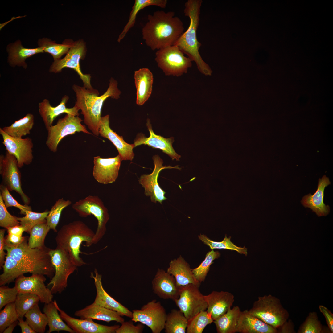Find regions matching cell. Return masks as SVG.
<instances>
[{
  "instance_id": "1",
  "label": "cell",
  "mask_w": 333,
  "mask_h": 333,
  "mask_svg": "<svg viewBox=\"0 0 333 333\" xmlns=\"http://www.w3.org/2000/svg\"><path fill=\"white\" fill-rule=\"evenodd\" d=\"M27 238L19 244L13 245L5 243L7 252L3 272L0 275V286L14 281L25 273L40 274L52 278L55 270L50 254L51 249L45 245L31 248Z\"/></svg>"
},
{
  "instance_id": "2",
  "label": "cell",
  "mask_w": 333,
  "mask_h": 333,
  "mask_svg": "<svg viewBox=\"0 0 333 333\" xmlns=\"http://www.w3.org/2000/svg\"><path fill=\"white\" fill-rule=\"evenodd\" d=\"M142 39L152 50L174 45L184 32L183 24L173 11L158 10L148 16Z\"/></svg>"
},
{
  "instance_id": "3",
  "label": "cell",
  "mask_w": 333,
  "mask_h": 333,
  "mask_svg": "<svg viewBox=\"0 0 333 333\" xmlns=\"http://www.w3.org/2000/svg\"><path fill=\"white\" fill-rule=\"evenodd\" d=\"M106 91L99 96L98 90L89 89L84 87L74 84L72 88L76 97L75 105L81 110L84 116V122L93 134L99 136V130L101 119V110L105 101L108 98L117 99L121 92L117 87V82L110 78Z\"/></svg>"
},
{
  "instance_id": "4",
  "label": "cell",
  "mask_w": 333,
  "mask_h": 333,
  "mask_svg": "<svg viewBox=\"0 0 333 333\" xmlns=\"http://www.w3.org/2000/svg\"><path fill=\"white\" fill-rule=\"evenodd\" d=\"M202 0H188L184 4V13L190 19L189 26L174 45L177 46L196 64L199 71L205 76H210L212 71L203 59L199 50L201 43L197 39V31L199 24Z\"/></svg>"
},
{
  "instance_id": "5",
  "label": "cell",
  "mask_w": 333,
  "mask_h": 333,
  "mask_svg": "<svg viewBox=\"0 0 333 333\" xmlns=\"http://www.w3.org/2000/svg\"><path fill=\"white\" fill-rule=\"evenodd\" d=\"M95 232L85 223L76 220L64 225L56 237V248L66 253L73 262L78 267L86 264L80 257V247L83 242L86 246L92 245Z\"/></svg>"
},
{
  "instance_id": "6",
  "label": "cell",
  "mask_w": 333,
  "mask_h": 333,
  "mask_svg": "<svg viewBox=\"0 0 333 333\" xmlns=\"http://www.w3.org/2000/svg\"><path fill=\"white\" fill-rule=\"evenodd\" d=\"M248 310L252 315L276 329L284 324L289 317L288 313L280 299L271 294L259 297Z\"/></svg>"
},
{
  "instance_id": "7",
  "label": "cell",
  "mask_w": 333,
  "mask_h": 333,
  "mask_svg": "<svg viewBox=\"0 0 333 333\" xmlns=\"http://www.w3.org/2000/svg\"><path fill=\"white\" fill-rule=\"evenodd\" d=\"M72 208L80 217H86L92 215L96 218L97 227L92 243H97L106 233V224L109 218L108 210L103 202L98 196L89 195L76 202Z\"/></svg>"
},
{
  "instance_id": "8",
  "label": "cell",
  "mask_w": 333,
  "mask_h": 333,
  "mask_svg": "<svg viewBox=\"0 0 333 333\" xmlns=\"http://www.w3.org/2000/svg\"><path fill=\"white\" fill-rule=\"evenodd\" d=\"M155 55L158 67L166 76H180L192 65V60L175 45L158 50Z\"/></svg>"
},
{
  "instance_id": "9",
  "label": "cell",
  "mask_w": 333,
  "mask_h": 333,
  "mask_svg": "<svg viewBox=\"0 0 333 333\" xmlns=\"http://www.w3.org/2000/svg\"><path fill=\"white\" fill-rule=\"evenodd\" d=\"M86 51L85 43L83 39L74 42L64 58L54 61L50 67L49 72L58 73L61 72L64 68L72 69L79 76L83 82L84 87L88 89H93L91 84L90 75L83 73L80 66V61L84 58Z\"/></svg>"
},
{
  "instance_id": "10",
  "label": "cell",
  "mask_w": 333,
  "mask_h": 333,
  "mask_svg": "<svg viewBox=\"0 0 333 333\" xmlns=\"http://www.w3.org/2000/svg\"><path fill=\"white\" fill-rule=\"evenodd\" d=\"M83 120L78 116L67 114L63 118L59 119L56 124L51 125L47 130V135L46 144L51 152H56L58 146L61 140L65 136L72 135L76 132H82L92 134L86 127L81 124Z\"/></svg>"
},
{
  "instance_id": "11",
  "label": "cell",
  "mask_w": 333,
  "mask_h": 333,
  "mask_svg": "<svg viewBox=\"0 0 333 333\" xmlns=\"http://www.w3.org/2000/svg\"><path fill=\"white\" fill-rule=\"evenodd\" d=\"M50 254L55 272L47 286L52 285L50 290L52 294H60L66 288L68 277L77 267L68 254L59 249H51Z\"/></svg>"
},
{
  "instance_id": "12",
  "label": "cell",
  "mask_w": 333,
  "mask_h": 333,
  "mask_svg": "<svg viewBox=\"0 0 333 333\" xmlns=\"http://www.w3.org/2000/svg\"><path fill=\"white\" fill-rule=\"evenodd\" d=\"M199 288L192 284L180 286L179 298L174 301L188 320L207 309L204 295Z\"/></svg>"
},
{
  "instance_id": "13",
  "label": "cell",
  "mask_w": 333,
  "mask_h": 333,
  "mask_svg": "<svg viewBox=\"0 0 333 333\" xmlns=\"http://www.w3.org/2000/svg\"><path fill=\"white\" fill-rule=\"evenodd\" d=\"M131 320L139 322L148 327L153 333H160L164 329L167 314L161 302L153 299L140 309L132 310Z\"/></svg>"
},
{
  "instance_id": "14",
  "label": "cell",
  "mask_w": 333,
  "mask_h": 333,
  "mask_svg": "<svg viewBox=\"0 0 333 333\" xmlns=\"http://www.w3.org/2000/svg\"><path fill=\"white\" fill-rule=\"evenodd\" d=\"M0 174L2 179V183L9 191H14L17 192L24 204L28 205L30 199L22 189L21 175L17 160L14 155L7 151L5 155H0Z\"/></svg>"
},
{
  "instance_id": "15",
  "label": "cell",
  "mask_w": 333,
  "mask_h": 333,
  "mask_svg": "<svg viewBox=\"0 0 333 333\" xmlns=\"http://www.w3.org/2000/svg\"><path fill=\"white\" fill-rule=\"evenodd\" d=\"M154 167L152 173L150 174L142 175L138 180L139 183L144 188L146 195L150 197L151 201L154 203L158 201L162 204V202L167 199L164 196L166 192L161 189L158 182V178L160 171L166 169H176L180 170L181 168L178 165L172 166H163V161L158 155L153 157Z\"/></svg>"
},
{
  "instance_id": "16",
  "label": "cell",
  "mask_w": 333,
  "mask_h": 333,
  "mask_svg": "<svg viewBox=\"0 0 333 333\" xmlns=\"http://www.w3.org/2000/svg\"><path fill=\"white\" fill-rule=\"evenodd\" d=\"M0 134L3 140L2 143L6 151L15 157L19 168L31 164L34 157L32 154L33 143L31 138L11 137L5 133L1 128Z\"/></svg>"
},
{
  "instance_id": "17",
  "label": "cell",
  "mask_w": 333,
  "mask_h": 333,
  "mask_svg": "<svg viewBox=\"0 0 333 333\" xmlns=\"http://www.w3.org/2000/svg\"><path fill=\"white\" fill-rule=\"evenodd\" d=\"M46 280L42 274H32L29 277L22 274L15 279V286L18 293L35 294L39 298L41 302L48 303L52 301L53 296L51 290L45 285Z\"/></svg>"
},
{
  "instance_id": "18",
  "label": "cell",
  "mask_w": 333,
  "mask_h": 333,
  "mask_svg": "<svg viewBox=\"0 0 333 333\" xmlns=\"http://www.w3.org/2000/svg\"><path fill=\"white\" fill-rule=\"evenodd\" d=\"M121 158L117 156L109 158H102L99 156L94 157L92 174L98 183L107 184L114 182L119 173Z\"/></svg>"
},
{
  "instance_id": "19",
  "label": "cell",
  "mask_w": 333,
  "mask_h": 333,
  "mask_svg": "<svg viewBox=\"0 0 333 333\" xmlns=\"http://www.w3.org/2000/svg\"><path fill=\"white\" fill-rule=\"evenodd\" d=\"M62 319L76 333H115L120 326H108L94 322L91 319H79L68 315L59 306L56 301H53Z\"/></svg>"
},
{
  "instance_id": "20",
  "label": "cell",
  "mask_w": 333,
  "mask_h": 333,
  "mask_svg": "<svg viewBox=\"0 0 333 333\" xmlns=\"http://www.w3.org/2000/svg\"><path fill=\"white\" fill-rule=\"evenodd\" d=\"M146 125L150 132V136L146 137L142 133L138 134L134 141L133 144L134 147L142 144L147 145L153 148L160 149L172 160L179 161L181 156L176 153L172 146L174 141V138H165L155 134L152 130L150 120L149 118L147 120Z\"/></svg>"
},
{
  "instance_id": "21",
  "label": "cell",
  "mask_w": 333,
  "mask_h": 333,
  "mask_svg": "<svg viewBox=\"0 0 333 333\" xmlns=\"http://www.w3.org/2000/svg\"><path fill=\"white\" fill-rule=\"evenodd\" d=\"M154 293L163 299L173 301L179 297V287L172 275L162 269H158L152 281Z\"/></svg>"
},
{
  "instance_id": "22",
  "label": "cell",
  "mask_w": 333,
  "mask_h": 333,
  "mask_svg": "<svg viewBox=\"0 0 333 333\" xmlns=\"http://www.w3.org/2000/svg\"><path fill=\"white\" fill-rule=\"evenodd\" d=\"M100 136L109 140L117 149L122 160H130L132 161L134 154L133 149L134 144H129L124 140L122 136H120L113 131L109 126V115L101 117L99 130Z\"/></svg>"
},
{
  "instance_id": "23",
  "label": "cell",
  "mask_w": 333,
  "mask_h": 333,
  "mask_svg": "<svg viewBox=\"0 0 333 333\" xmlns=\"http://www.w3.org/2000/svg\"><path fill=\"white\" fill-rule=\"evenodd\" d=\"M95 276L91 273V278L93 279L97 294L93 303L106 308L115 311L121 316L132 318V312L110 296L104 289L101 282L102 275L95 268Z\"/></svg>"
},
{
  "instance_id": "24",
  "label": "cell",
  "mask_w": 333,
  "mask_h": 333,
  "mask_svg": "<svg viewBox=\"0 0 333 333\" xmlns=\"http://www.w3.org/2000/svg\"><path fill=\"white\" fill-rule=\"evenodd\" d=\"M69 97L65 95L62 98L60 103L56 107L52 106L49 100L44 99L38 104L39 112L47 130L51 125L54 119L64 113L75 116H79L80 109L75 105L72 108L66 107V104Z\"/></svg>"
},
{
  "instance_id": "25",
  "label": "cell",
  "mask_w": 333,
  "mask_h": 333,
  "mask_svg": "<svg viewBox=\"0 0 333 333\" xmlns=\"http://www.w3.org/2000/svg\"><path fill=\"white\" fill-rule=\"evenodd\" d=\"M204 297L208 305L206 311L214 321L231 309L234 301L233 295L227 291H213Z\"/></svg>"
},
{
  "instance_id": "26",
  "label": "cell",
  "mask_w": 333,
  "mask_h": 333,
  "mask_svg": "<svg viewBox=\"0 0 333 333\" xmlns=\"http://www.w3.org/2000/svg\"><path fill=\"white\" fill-rule=\"evenodd\" d=\"M331 183L329 178L324 175L319 180L317 190L313 195H305L301 201L305 207L310 208L319 216H326L330 212L328 205L323 202L324 191L325 187Z\"/></svg>"
},
{
  "instance_id": "27",
  "label": "cell",
  "mask_w": 333,
  "mask_h": 333,
  "mask_svg": "<svg viewBox=\"0 0 333 333\" xmlns=\"http://www.w3.org/2000/svg\"><path fill=\"white\" fill-rule=\"evenodd\" d=\"M167 272L174 277L179 286L190 284L200 286L201 283L195 278L189 265L181 256L171 261Z\"/></svg>"
},
{
  "instance_id": "28",
  "label": "cell",
  "mask_w": 333,
  "mask_h": 333,
  "mask_svg": "<svg viewBox=\"0 0 333 333\" xmlns=\"http://www.w3.org/2000/svg\"><path fill=\"white\" fill-rule=\"evenodd\" d=\"M277 329L268 324L251 314L248 310L241 312L237 332L241 333H276Z\"/></svg>"
},
{
  "instance_id": "29",
  "label": "cell",
  "mask_w": 333,
  "mask_h": 333,
  "mask_svg": "<svg viewBox=\"0 0 333 333\" xmlns=\"http://www.w3.org/2000/svg\"><path fill=\"white\" fill-rule=\"evenodd\" d=\"M74 315L81 319H91L108 323L114 321L121 324L125 321L122 316L117 312L93 303L76 311Z\"/></svg>"
},
{
  "instance_id": "30",
  "label": "cell",
  "mask_w": 333,
  "mask_h": 333,
  "mask_svg": "<svg viewBox=\"0 0 333 333\" xmlns=\"http://www.w3.org/2000/svg\"><path fill=\"white\" fill-rule=\"evenodd\" d=\"M7 51L8 54L7 61L9 65L13 67L18 66L24 69L27 67L25 62L27 59L35 54L44 52L41 47L34 48L24 47L20 40L8 45Z\"/></svg>"
},
{
  "instance_id": "31",
  "label": "cell",
  "mask_w": 333,
  "mask_h": 333,
  "mask_svg": "<svg viewBox=\"0 0 333 333\" xmlns=\"http://www.w3.org/2000/svg\"><path fill=\"white\" fill-rule=\"evenodd\" d=\"M136 88V104L142 105L148 100L152 91L153 81L152 73L148 68H143L134 72Z\"/></svg>"
},
{
  "instance_id": "32",
  "label": "cell",
  "mask_w": 333,
  "mask_h": 333,
  "mask_svg": "<svg viewBox=\"0 0 333 333\" xmlns=\"http://www.w3.org/2000/svg\"><path fill=\"white\" fill-rule=\"evenodd\" d=\"M241 311L238 306L229 309L213 321L218 333L237 332L238 320Z\"/></svg>"
},
{
  "instance_id": "33",
  "label": "cell",
  "mask_w": 333,
  "mask_h": 333,
  "mask_svg": "<svg viewBox=\"0 0 333 333\" xmlns=\"http://www.w3.org/2000/svg\"><path fill=\"white\" fill-rule=\"evenodd\" d=\"M43 312L47 315L49 326L47 333H51L55 331L59 332L60 331H65L70 333H74L75 331L67 324H65L58 313V310L54 303L52 301L44 305Z\"/></svg>"
},
{
  "instance_id": "34",
  "label": "cell",
  "mask_w": 333,
  "mask_h": 333,
  "mask_svg": "<svg viewBox=\"0 0 333 333\" xmlns=\"http://www.w3.org/2000/svg\"><path fill=\"white\" fill-rule=\"evenodd\" d=\"M34 123V115L27 114L23 118L15 121L10 125L2 128L6 134L14 138H22L30 133Z\"/></svg>"
},
{
  "instance_id": "35",
  "label": "cell",
  "mask_w": 333,
  "mask_h": 333,
  "mask_svg": "<svg viewBox=\"0 0 333 333\" xmlns=\"http://www.w3.org/2000/svg\"><path fill=\"white\" fill-rule=\"evenodd\" d=\"M74 42L72 39H67L62 44H58L49 39L43 38L39 39L38 44L39 47L43 48L44 52L51 54L54 60L61 59L63 55L67 54Z\"/></svg>"
},
{
  "instance_id": "36",
  "label": "cell",
  "mask_w": 333,
  "mask_h": 333,
  "mask_svg": "<svg viewBox=\"0 0 333 333\" xmlns=\"http://www.w3.org/2000/svg\"><path fill=\"white\" fill-rule=\"evenodd\" d=\"M167 2L166 0H135L128 22L120 35L118 41L120 42L123 39L130 29L134 26L137 15L140 10L146 6L152 5L164 8L166 6Z\"/></svg>"
},
{
  "instance_id": "37",
  "label": "cell",
  "mask_w": 333,
  "mask_h": 333,
  "mask_svg": "<svg viewBox=\"0 0 333 333\" xmlns=\"http://www.w3.org/2000/svg\"><path fill=\"white\" fill-rule=\"evenodd\" d=\"M188 320L179 310L172 309L167 314L165 325L166 333H185Z\"/></svg>"
},
{
  "instance_id": "38",
  "label": "cell",
  "mask_w": 333,
  "mask_h": 333,
  "mask_svg": "<svg viewBox=\"0 0 333 333\" xmlns=\"http://www.w3.org/2000/svg\"><path fill=\"white\" fill-rule=\"evenodd\" d=\"M26 321L36 333L45 332L48 323L45 313L40 310L38 304L34 306L25 314Z\"/></svg>"
},
{
  "instance_id": "39",
  "label": "cell",
  "mask_w": 333,
  "mask_h": 333,
  "mask_svg": "<svg viewBox=\"0 0 333 333\" xmlns=\"http://www.w3.org/2000/svg\"><path fill=\"white\" fill-rule=\"evenodd\" d=\"M50 229L46 219L33 226L29 232L30 235L28 242L29 246L31 248H34L44 246L45 239Z\"/></svg>"
},
{
  "instance_id": "40",
  "label": "cell",
  "mask_w": 333,
  "mask_h": 333,
  "mask_svg": "<svg viewBox=\"0 0 333 333\" xmlns=\"http://www.w3.org/2000/svg\"><path fill=\"white\" fill-rule=\"evenodd\" d=\"M39 301V298L35 294L18 293L14 303L19 317L23 318L28 311L38 304Z\"/></svg>"
},
{
  "instance_id": "41",
  "label": "cell",
  "mask_w": 333,
  "mask_h": 333,
  "mask_svg": "<svg viewBox=\"0 0 333 333\" xmlns=\"http://www.w3.org/2000/svg\"><path fill=\"white\" fill-rule=\"evenodd\" d=\"M198 238L204 244L208 246L211 250L214 249H228L236 251L246 256L247 255V248L245 247L242 248L237 247L231 241V237L228 238L226 235L223 240L220 242L213 241L204 234H201L199 235Z\"/></svg>"
},
{
  "instance_id": "42",
  "label": "cell",
  "mask_w": 333,
  "mask_h": 333,
  "mask_svg": "<svg viewBox=\"0 0 333 333\" xmlns=\"http://www.w3.org/2000/svg\"><path fill=\"white\" fill-rule=\"evenodd\" d=\"M213 321L211 315L206 311H202L188 320L186 332L202 333L206 327Z\"/></svg>"
},
{
  "instance_id": "43",
  "label": "cell",
  "mask_w": 333,
  "mask_h": 333,
  "mask_svg": "<svg viewBox=\"0 0 333 333\" xmlns=\"http://www.w3.org/2000/svg\"><path fill=\"white\" fill-rule=\"evenodd\" d=\"M72 204L69 200H65L63 198L59 199L52 207L46 218L47 224L50 229L55 232H57V225L63 210Z\"/></svg>"
},
{
  "instance_id": "44",
  "label": "cell",
  "mask_w": 333,
  "mask_h": 333,
  "mask_svg": "<svg viewBox=\"0 0 333 333\" xmlns=\"http://www.w3.org/2000/svg\"><path fill=\"white\" fill-rule=\"evenodd\" d=\"M220 256V253L218 251L212 249L207 253L205 259L198 267L192 269L194 276L200 283L204 281L213 261Z\"/></svg>"
},
{
  "instance_id": "45",
  "label": "cell",
  "mask_w": 333,
  "mask_h": 333,
  "mask_svg": "<svg viewBox=\"0 0 333 333\" xmlns=\"http://www.w3.org/2000/svg\"><path fill=\"white\" fill-rule=\"evenodd\" d=\"M49 211H46L41 213L27 210L25 216L23 217L16 216L20 225L24 227L26 232L29 233L31 229L35 225L46 219Z\"/></svg>"
},
{
  "instance_id": "46",
  "label": "cell",
  "mask_w": 333,
  "mask_h": 333,
  "mask_svg": "<svg viewBox=\"0 0 333 333\" xmlns=\"http://www.w3.org/2000/svg\"><path fill=\"white\" fill-rule=\"evenodd\" d=\"M18 318L14 302L6 305L0 312V333H3L6 327Z\"/></svg>"
},
{
  "instance_id": "47",
  "label": "cell",
  "mask_w": 333,
  "mask_h": 333,
  "mask_svg": "<svg viewBox=\"0 0 333 333\" xmlns=\"http://www.w3.org/2000/svg\"><path fill=\"white\" fill-rule=\"evenodd\" d=\"M322 330V325L319 320L317 314L310 312L298 329L299 333H320Z\"/></svg>"
},
{
  "instance_id": "48",
  "label": "cell",
  "mask_w": 333,
  "mask_h": 333,
  "mask_svg": "<svg viewBox=\"0 0 333 333\" xmlns=\"http://www.w3.org/2000/svg\"><path fill=\"white\" fill-rule=\"evenodd\" d=\"M0 193L2 200L6 208L13 206L20 210V213L25 215L27 210L32 211L31 206L26 204L22 205L18 203L12 196L7 188L2 183L0 185Z\"/></svg>"
},
{
  "instance_id": "49",
  "label": "cell",
  "mask_w": 333,
  "mask_h": 333,
  "mask_svg": "<svg viewBox=\"0 0 333 333\" xmlns=\"http://www.w3.org/2000/svg\"><path fill=\"white\" fill-rule=\"evenodd\" d=\"M20 225L16 216L10 214L7 210L0 194V226L7 228Z\"/></svg>"
},
{
  "instance_id": "50",
  "label": "cell",
  "mask_w": 333,
  "mask_h": 333,
  "mask_svg": "<svg viewBox=\"0 0 333 333\" xmlns=\"http://www.w3.org/2000/svg\"><path fill=\"white\" fill-rule=\"evenodd\" d=\"M18 292L16 286L9 288L5 285L0 287V310L6 305L14 302Z\"/></svg>"
},
{
  "instance_id": "51",
  "label": "cell",
  "mask_w": 333,
  "mask_h": 333,
  "mask_svg": "<svg viewBox=\"0 0 333 333\" xmlns=\"http://www.w3.org/2000/svg\"><path fill=\"white\" fill-rule=\"evenodd\" d=\"M133 321L130 320L123 322L117 329L116 333H141L144 328V325L140 323L134 325Z\"/></svg>"
},
{
  "instance_id": "52",
  "label": "cell",
  "mask_w": 333,
  "mask_h": 333,
  "mask_svg": "<svg viewBox=\"0 0 333 333\" xmlns=\"http://www.w3.org/2000/svg\"><path fill=\"white\" fill-rule=\"evenodd\" d=\"M5 228L0 230V269L3 268L4 265L5 257L7 253H5Z\"/></svg>"
},
{
  "instance_id": "53",
  "label": "cell",
  "mask_w": 333,
  "mask_h": 333,
  "mask_svg": "<svg viewBox=\"0 0 333 333\" xmlns=\"http://www.w3.org/2000/svg\"><path fill=\"white\" fill-rule=\"evenodd\" d=\"M320 311L324 316L326 323L331 332H333V314L327 307L323 306H319Z\"/></svg>"
},
{
  "instance_id": "54",
  "label": "cell",
  "mask_w": 333,
  "mask_h": 333,
  "mask_svg": "<svg viewBox=\"0 0 333 333\" xmlns=\"http://www.w3.org/2000/svg\"><path fill=\"white\" fill-rule=\"evenodd\" d=\"M26 237L19 236L14 234H8L5 238V243L13 245L20 244L25 239Z\"/></svg>"
},
{
  "instance_id": "55",
  "label": "cell",
  "mask_w": 333,
  "mask_h": 333,
  "mask_svg": "<svg viewBox=\"0 0 333 333\" xmlns=\"http://www.w3.org/2000/svg\"><path fill=\"white\" fill-rule=\"evenodd\" d=\"M23 318H19L18 319V324L21 328L22 333H36L31 327L27 322L24 321Z\"/></svg>"
},
{
  "instance_id": "56",
  "label": "cell",
  "mask_w": 333,
  "mask_h": 333,
  "mask_svg": "<svg viewBox=\"0 0 333 333\" xmlns=\"http://www.w3.org/2000/svg\"><path fill=\"white\" fill-rule=\"evenodd\" d=\"M8 234H14L19 236H22L24 232H26L24 227L21 225L9 227L7 229Z\"/></svg>"
},
{
  "instance_id": "57",
  "label": "cell",
  "mask_w": 333,
  "mask_h": 333,
  "mask_svg": "<svg viewBox=\"0 0 333 333\" xmlns=\"http://www.w3.org/2000/svg\"><path fill=\"white\" fill-rule=\"evenodd\" d=\"M18 320L14 322L6 327L3 332V333H12L15 327L18 325Z\"/></svg>"
}]
</instances>
